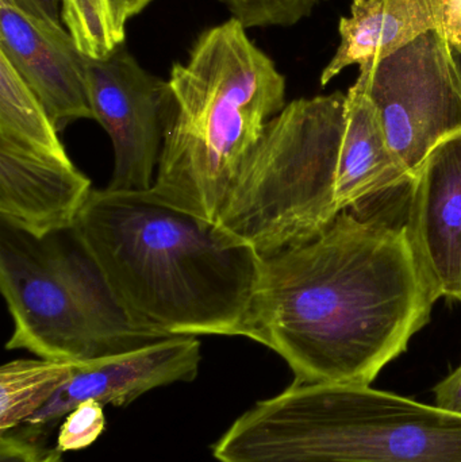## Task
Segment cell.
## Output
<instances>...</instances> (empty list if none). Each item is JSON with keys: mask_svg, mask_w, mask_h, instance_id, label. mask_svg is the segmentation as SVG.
<instances>
[{"mask_svg": "<svg viewBox=\"0 0 461 462\" xmlns=\"http://www.w3.org/2000/svg\"><path fill=\"white\" fill-rule=\"evenodd\" d=\"M436 301L405 225L344 211L311 241L260 260L244 337L278 353L295 382L371 385Z\"/></svg>", "mask_w": 461, "mask_h": 462, "instance_id": "obj_1", "label": "cell"}, {"mask_svg": "<svg viewBox=\"0 0 461 462\" xmlns=\"http://www.w3.org/2000/svg\"><path fill=\"white\" fill-rule=\"evenodd\" d=\"M72 234L138 322L168 337L245 334L262 257L216 225L94 189Z\"/></svg>", "mask_w": 461, "mask_h": 462, "instance_id": "obj_2", "label": "cell"}, {"mask_svg": "<svg viewBox=\"0 0 461 462\" xmlns=\"http://www.w3.org/2000/svg\"><path fill=\"white\" fill-rule=\"evenodd\" d=\"M232 18L205 30L171 69L173 111L145 199L216 225L265 125L286 107V79Z\"/></svg>", "mask_w": 461, "mask_h": 462, "instance_id": "obj_3", "label": "cell"}, {"mask_svg": "<svg viewBox=\"0 0 461 462\" xmlns=\"http://www.w3.org/2000/svg\"><path fill=\"white\" fill-rule=\"evenodd\" d=\"M219 462H461V417L370 385L294 382L213 447Z\"/></svg>", "mask_w": 461, "mask_h": 462, "instance_id": "obj_4", "label": "cell"}, {"mask_svg": "<svg viewBox=\"0 0 461 462\" xmlns=\"http://www.w3.org/2000/svg\"><path fill=\"white\" fill-rule=\"evenodd\" d=\"M346 95L302 97L271 118L230 186L216 226L260 257L306 244L341 211L336 197Z\"/></svg>", "mask_w": 461, "mask_h": 462, "instance_id": "obj_5", "label": "cell"}, {"mask_svg": "<svg viewBox=\"0 0 461 462\" xmlns=\"http://www.w3.org/2000/svg\"><path fill=\"white\" fill-rule=\"evenodd\" d=\"M62 234V233H61ZM0 227V290L14 320L5 349L89 364L172 338L138 322L72 234Z\"/></svg>", "mask_w": 461, "mask_h": 462, "instance_id": "obj_6", "label": "cell"}, {"mask_svg": "<svg viewBox=\"0 0 461 462\" xmlns=\"http://www.w3.org/2000/svg\"><path fill=\"white\" fill-rule=\"evenodd\" d=\"M359 78L387 143L414 179L433 149L461 133V76L443 32L432 30L381 61L360 65Z\"/></svg>", "mask_w": 461, "mask_h": 462, "instance_id": "obj_7", "label": "cell"}, {"mask_svg": "<svg viewBox=\"0 0 461 462\" xmlns=\"http://www.w3.org/2000/svg\"><path fill=\"white\" fill-rule=\"evenodd\" d=\"M86 84L94 119L113 143L114 173L106 189L149 191L172 116L170 83L121 45L102 59L87 57Z\"/></svg>", "mask_w": 461, "mask_h": 462, "instance_id": "obj_8", "label": "cell"}, {"mask_svg": "<svg viewBox=\"0 0 461 462\" xmlns=\"http://www.w3.org/2000/svg\"><path fill=\"white\" fill-rule=\"evenodd\" d=\"M200 361L202 353L197 337H172L126 355L78 364L75 374L59 393L14 430L45 439L49 430L83 402L127 406L156 388L194 382Z\"/></svg>", "mask_w": 461, "mask_h": 462, "instance_id": "obj_9", "label": "cell"}, {"mask_svg": "<svg viewBox=\"0 0 461 462\" xmlns=\"http://www.w3.org/2000/svg\"><path fill=\"white\" fill-rule=\"evenodd\" d=\"M0 53L37 95L59 132L78 119H94L87 56L64 24L32 15L16 0H0Z\"/></svg>", "mask_w": 461, "mask_h": 462, "instance_id": "obj_10", "label": "cell"}, {"mask_svg": "<svg viewBox=\"0 0 461 462\" xmlns=\"http://www.w3.org/2000/svg\"><path fill=\"white\" fill-rule=\"evenodd\" d=\"M405 227L436 298L461 303V133L438 143L410 184Z\"/></svg>", "mask_w": 461, "mask_h": 462, "instance_id": "obj_11", "label": "cell"}, {"mask_svg": "<svg viewBox=\"0 0 461 462\" xmlns=\"http://www.w3.org/2000/svg\"><path fill=\"white\" fill-rule=\"evenodd\" d=\"M92 184L70 162L46 159L0 140V221L35 238L70 233Z\"/></svg>", "mask_w": 461, "mask_h": 462, "instance_id": "obj_12", "label": "cell"}, {"mask_svg": "<svg viewBox=\"0 0 461 462\" xmlns=\"http://www.w3.org/2000/svg\"><path fill=\"white\" fill-rule=\"evenodd\" d=\"M447 0H354L338 23L340 43L322 70L321 84L346 68L381 61L432 30L443 32Z\"/></svg>", "mask_w": 461, "mask_h": 462, "instance_id": "obj_13", "label": "cell"}, {"mask_svg": "<svg viewBox=\"0 0 461 462\" xmlns=\"http://www.w3.org/2000/svg\"><path fill=\"white\" fill-rule=\"evenodd\" d=\"M413 178L392 153L362 81L346 94V127L338 156L336 197L341 213L401 187Z\"/></svg>", "mask_w": 461, "mask_h": 462, "instance_id": "obj_14", "label": "cell"}, {"mask_svg": "<svg viewBox=\"0 0 461 462\" xmlns=\"http://www.w3.org/2000/svg\"><path fill=\"white\" fill-rule=\"evenodd\" d=\"M59 133L37 95L0 53V140L37 156L70 162Z\"/></svg>", "mask_w": 461, "mask_h": 462, "instance_id": "obj_15", "label": "cell"}, {"mask_svg": "<svg viewBox=\"0 0 461 462\" xmlns=\"http://www.w3.org/2000/svg\"><path fill=\"white\" fill-rule=\"evenodd\" d=\"M78 364L21 358L0 368V434L24 425L75 374Z\"/></svg>", "mask_w": 461, "mask_h": 462, "instance_id": "obj_16", "label": "cell"}, {"mask_svg": "<svg viewBox=\"0 0 461 462\" xmlns=\"http://www.w3.org/2000/svg\"><path fill=\"white\" fill-rule=\"evenodd\" d=\"M62 23L91 59H102L124 42L114 27L107 0H62Z\"/></svg>", "mask_w": 461, "mask_h": 462, "instance_id": "obj_17", "label": "cell"}, {"mask_svg": "<svg viewBox=\"0 0 461 462\" xmlns=\"http://www.w3.org/2000/svg\"><path fill=\"white\" fill-rule=\"evenodd\" d=\"M246 29L289 27L311 15L324 0H217Z\"/></svg>", "mask_w": 461, "mask_h": 462, "instance_id": "obj_18", "label": "cell"}, {"mask_svg": "<svg viewBox=\"0 0 461 462\" xmlns=\"http://www.w3.org/2000/svg\"><path fill=\"white\" fill-rule=\"evenodd\" d=\"M103 407L99 402L87 401L72 410L60 426L57 448L68 453L91 447L107 425Z\"/></svg>", "mask_w": 461, "mask_h": 462, "instance_id": "obj_19", "label": "cell"}, {"mask_svg": "<svg viewBox=\"0 0 461 462\" xmlns=\"http://www.w3.org/2000/svg\"><path fill=\"white\" fill-rule=\"evenodd\" d=\"M0 462H62V452L46 448L45 439L11 430L0 434Z\"/></svg>", "mask_w": 461, "mask_h": 462, "instance_id": "obj_20", "label": "cell"}, {"mask_svg": "<svg viewBox=\"0 0 461 462\" xmlns=\"http://www.w3.org/2000/svg\"><path fill=\"white\" fill-rule=\"evenodd\" d=\"M435 406L461 417V364L435 388Z\"/></svg>", "mask_w": 461, "mask_h": 462, "instance_id": "obj_21", "label": "cell"}, {"mask_svg": "<svg viewBox=\"0 0 461 462\" xmlns=\"http://www.w3.org/2000/svg\"><path fill=\"white\" fill-rule=\"evenodd\" d=\"M107 2L114 27L118 34L124 38L127 22L133 16L143 13L153 0H107Z\"/></svg>", "mask_w": 461, "mask_h": 462, "instance_id": "obj_22", "label": "cell"}, {"mask_svg": "<svg viewBox=\"0 0 461 462\" xmlns=\"http://www.w3.org/2000/svg\"><path fill=\"white\" fill-rule=\"evenodd\" d=\"M443 34L456 54L461 49V0H447Z\"/></svg>", "mask_w": 461, "mask_h": 462, "instance_id": "obj_23", "label": "cell"}, {"mask_svg": "<svg viewBox=\"0 0 461 462\" xmlns=\"http://www.w3.org/2000/svg\"><path fill=\"white\" fill-rule=\"evenodd\" d=\"M16 3L32 15L62 23V0H16Z\"/></svg>", "mask_w": 461, "mask_h": 462, "instance_id": "obj_24", "label": "cell"}, {"mask_svg": "<svg viewBox=\"0 0 461 462\" xmlns=\"http://www.w3.org/2000/svg\"><path fill=\"white\" fill-rule=\"evenodd\" d=\"M455 59H456L457 68H459V72L461 76V49L459 51H457L456 54H455Z\"/></svg>", "mask_w": 461, "mask_h": 462, "instance_id": "obj_25", "label": "cell"}]
</instances>
